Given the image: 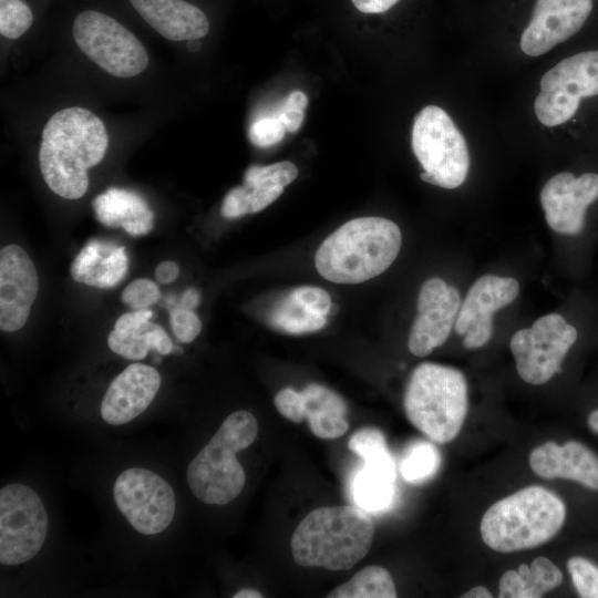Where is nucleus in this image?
Instances as JSON below:
<instances>
[{
    "mask_svg": "<svg viewBox=\"0 0 598 598\" xmlns=\"http://www.w3.org/2000/svg\"><path fill=\"white\" fill-rule=\"evenodd\" d=\"M200 42L198 39L188 40L187 48L190 52H197L200 49Z\"/></svg>",
    "mask_w": 598,
    "mask_h": 598,
    "instance_id": "48",
    "label": "nucleus"
},
{
    "mask_svg": "<svg viewBox=\"0 0 598 598\" xmlns=\"http://www.w3.org/2000/svg\"><path fill=\"white\" fill-rule=\"evenodd\" d=\"M441 466L439 450L430 442L411 444L401 463L402 477L412 484H422L435 475Z\"/></svg>",
    "mask_w": 598,
    "mask_h": 598,
    "instance_id": "28",
    "label": "nucleus"
},
{
    "mask_svg": "<svg viewBox=\"0 0 598 598\" xmlns=\"http://www.w3.org/2000/svg\"><path fill=\"white\" fill-rule=\"evenodd\" d=\"M411 145L423 173L420 178L445 189L461 186L470 169L466 141L452 117L427 105L414 118Z\"/></svg>",
    "mask_w": 598,
    "mask_h": 598,
    "instance_id": "7",
    "label": "nucleus"
},
{
    "mask_svg": "<svg viewBox=\"0 0 598 598\" xmlns=\"http://www.w3.org/2000/svg\"><path fill=\"white\" fill-rule=\"evenodd\" d=\"M245 186V185H244ZM246 187V186H245ZM283 192V187H246L249 214L258 213L274 203Z\"/></svg>",
    "mask_w": 598,
    "mask_h": 598,
    "instance_id": "38",
    "label": "nucleus"
},
{
    "mask_svg": "<svg viewBox=\"0 0 598 598\" xmlns=\"http://www.w3.org/2000/svg\"><path fill=\"white\" fill-rule=\"evenodd\" d=\"M257 434V420L248 411L233 412L224 420L188 464L186 478L196 498L205 504L226 505L241 493L246 474L236 453L251 445Z\"/></svg>",
    "mask_w": 598,
    "mask_h": 598,
    "instance_id": "6",
    "label": "nucleus"
},
{
    "mask_svg": "<svg viewBox=\"0 0 598 598\" xmlns=\"http://www.w3.org/2000/svg\"><path fill=\"white\" fill-rule=\"evenodd\" d=\"M289 297L310 313L326 317L331 309L330 295L319 288L312 286H301L293 289Z\"/></svg>",
    "mask_w": 598,
    "mask_h": 598,
    "instance_id": "35",
    "label": "nucleus"
},
{
    "mask_svg": "<svg viewBox=\"0 0 598 598\" xmlns=\"http://www.w3.org/2000/svg\"><path fill=\"white\" fill-rule=\"evenodd\" d=\"M461 297L442 278L423 282L417 296V316L410 330L408 347L412 354L425 357L442 346L455 324Z\"/></svg>",
    "mask_w": 598,
    "mask_h": 598,
    "instance_id": "14",
    "label": "nucleus"
},
{
    "mask_svg": "<svg viewBox=\"0 0 598 598\" xmlns=\"http://www.w3.org/2000/svg\"><path fill=\"white\" fill-rule=\"evenodd\" d=\"M354 7L363 13H383L400 0H351Z\"/></svg>",
    "mask_w": 598,
    "mask_h": 598,
    "instance_id": "40",
    "label": "nucleus"
},
{
    "mask_svg": "<svg viewBox=\"0 0 598 598\" xmlns=\"http://www.w3.org/2000/svg\"><path fill=\"white\" fill-rule=\"evenodd\" d=\"M234 598H261L264 595L251 588H244L234 594Z\"/></svg>",
    "mask_w": 598,
    "mask_h": 598,
    "instance_id": "46",
    "label": "nucleus"
},
{
    "mask_svg": "<svg viewBox=\"0 0 598 598\" xmlns=\"http://www.w3.org/2000/svg\"><path fill=\"white\" fill-rule=\"evenodd\" d=\"M287 128L275 114L264 116L251 123L248 132L250 142L258 147H268L279 143Z\"/></svg>",
    "mask_w": 598,
    "mask_h": 598,
    "instance_id": "33",
    "label": "nucleus"
},
{
    "mask_svg": "<svg viewBox=\"0 0 598 598\" xmlns=\"http://www.w3.org/2000/svg\"><path fill=\"white\" fill-rule=\"evenodd\" d=\"M49 527L48 514L37 492L23 484L0 489V563L17 566L42 548Z\"/></svg>",
    "mask_w": 598,
    "mask_h": 598,
    "instance_id": "9",
    "label": "nucleus"
},
{
    "mask_svg": "<svg viewBox=\"0 0 598 598\" xmlns=\"http://www.w3.org/2000/svg\"><path fill=\"white\" fill-rule=\"evenodd\" d=\"M374 524L358 506H324L311 511L291 536V553L302 567L347 570L370 550Z\"/></svg>",
    "mask_w": 598,
    "mask_h": 598,
    "instance_id": "3",
    "label": "nucleus"
},
{
    "mask_svg": "<svg viewBox=\"0 0 598 598\" xmlns=\"http://www.w3.org/2000/svg\"><path fill=\"white\" fill-rule=\"evenodd\" d=\"M307 105H308L307 95L302 91H293L286 97V100L282 102L279 109L305 111Z\"/></svg>",
    "mask_w": 598,
    "mask_h": 598,
    "instance_id": "43",
    "label": "nucleus"
},
{
    "mask_svg": "<svg viewBox=\"0 0 598 598\" xmlns=\"http://www.w3.org/2000/svg\"><path fill=\"white\" fill-rule=\"evenodd\" d=\"M403 406L411 424L432 442H451L467 414L466 379L455 368L423 362L410 375Z\"/></svg>",
    "mask_w": 598,
    "mask_h": 598,
    "instance_id": "5",
    "label": "nucleus"
},
{
    "mask_svg": "<svg viewBox=\"0 0 598 598\" xmlns=\"http://www.w3.org/2000/svg\"><path fill=\"white\" fill-rule=\"evenodd\" d=\"M171 326L175 337L184 343L192 342L202 330V322L193 309L181 306L171 311Z\"/></svg>",
    "mask_w": 598,
    "mask_h": 598,
    "instance_id": "36",
    "label": "nucleus"
},
{
    "mask_svg": "<svg viewBox=\"0 0 598 598\" xmlns=\"http://www.w3.org/2000/svg\"><path fill=\"white\" fill-rule=\"evenodd\" d=\"M179 274V268L174 261H163L155 270L156 279L162 283H169L174 281Z\"/></svg>",
    "mask_w": 598,
    "mask_h": 598,
    "instance_id": "42",
    "label": "nucleus"
},
{
    "mask_svg": "<svg viewBox=\"0 0 598 598\" xmlns=\"http://www.w3.org/2000/svg\"><path fill=\"white\" fill-rule=\"evenodd\" d=\"M328 598H394L396 589L390 573L381 566H368L347 582L336 587Z\"/></svg>",
    "mask_w": 598,
    "mask_h": 598,
    "instance_id": "27",
    "label": "nucleus"
},
{
    "mask_svg": "<svg viewBox=\"0 0 598 598\" xmlns=\"http://www.w3.org/2000/svg\"><path fill=\"white\" fill-rule=\"evenodd\" d=\"M128 270L124 246L110 240L91 239L74 258L72 278L91 287L107 289L117 286Z\"/></svg>",
    "mask_w": 598,
    "mask_h": 598,
    "instance_id": "22",
    "label": "nucleus"
},
{
    "mask_svg": "<svg viewBox=\"0 0 598 598\" xmlns=\"http://www.w3.org/2000/svg\"><path fill=\"white\" fill-rule=\"evenodd\" d=\"M270 320L275 327L292 334L320 330L327 322L326 317L310 313L289 296L281 307L271 315Z\"/></svg>",
    "mask_w": 598,
    "mask_h": 598,
    "instance_id": "29",
    "label": "nucleus"
},
{
    "mask_svg": "<svg viewBox=\"0 0 598 598\" xmlns=\"http://www.w3.org/2000/svg\"><path fill=\"white\" fill-rule=\"evenodd\" d=\"M402 244L399 226L383 217L351 219L330 234L315 255L318 272L334 283H360L384 272Z\"/></svg>",
    "mask_w": 598,
    "mask_h": 598,
    "instance_id": "2",
    "label": "nucleus"
},
{
    "mask_svg": "<svg viewBox=\"0 0 598 598\" xmlns=\"http://www.w3.org/2000/svg\"><path fill=\"white\" fill-rule=\"evenodd\" d=\"M220 213L223 217L231 219L249 214L246 196V187L237 186L230 189L221 204Z\"/></svg>",
    "mask_w": 598,
    "mask_h": 598,
    "instance_id": "39",
    "label": "nucleus"
},
{
    "mask_svg": "<svg viewBox=\"0 0 598 598\" xmlns=\"http://www.w3.org/2000/svg\"><path fill=\"white\" fill-rule=\"evenodd\" d=\"M566 518L564 502L543 486H527L494 503L483 515L481 535L493 550L513 553L550 540Z\"/></svg>",
    "mask_w": 598,
    "mask_h": 598,
    "instance_id": "4",
    "label": "nucleus"
},
{
    "mask_svg": "<svg viewBox=\"0 0 598 598\" xmlns=\"http://www.w3.org/2000/svg\"><path fill=\"white\" fill-rule=\"evenodd\" d=\"M153 312L142 309L117 318L107 338L109 348L128 360H142L154 349V333L158 324L152 323Z\"/></svg>",
    "mask_w": 598,
    "mask_h": 598,
    "instance_id": "26",
    "label": "nucleus"
},
{
    "mask_svg": "<svg viewBox=\"0 0 598 598\" xmlns=\"http://www.w3.org/2000/svg\"><path fill=\"white\" fill-rule=\"evenodd\" d=\"M298 176V168L291 162H278L259 166L251 165L244 175L246 187H285Z\"/></svg>",
    "mask_w": 598,
    "mask_h": 598,
    "instance_id": "30",
    "label": "nucleus"
},
{
    "mask_svg": "<svg viewBox=\"0 0 598 598\" xmlns=\"http://www.w3.org/2000/svg\"><path fill=\"white\" fill-rule=\"evenodd\" d=\"M113 498L128 524L143 535L164 532L175 514L172 486L151 470L132 467L113 486Z\"/></svg>",
    "mask_w": 598,
    "mask_h": 598,
    "instance_id": "12",
    "label": "nucleus"
},
{
    "mask_svg": "<svg viewBox=\"0 0 598 598\" xmlns=\"http://www.w3.org/2000/svg\"><path fill=\"white\" fill-rule=\"evenodd\" d=\"M301 393L306 420L317 437L337 439L348 431L347 405L339 394L317 383L307 385Z\"/></svg>",
    "mask_w": 598,
    "mask_h": 598,
    "instance_id": "24",
    "label": "nucleus"
},
{
    "mask_svg": "<svg viewBox=\"0 0 598 598\" xmlns=\"http://www.w3.org/2000/svg\"><path fill=\"white\" fill-rule=\"evenodd\" d=\"M563 581V573L548 558L537 557L530 566L507 570L499 579V598H539Z\"/></svg>",
    "mask_w": 598,
    "mask_h": 598,
    "instance_id": "25",
    "label": "nucleus"
},
{
    "mask_svg": "<svg viewBox=\"0 0 598 598\" xmlns=\"http://www.w3.org/2000/svg\"><path fill=\"white\" fill-rule=\"evenodd\" d=\"M362 461L350 481V496L355 506L368 513L384 512L395 496V463L388 448Z\"/></svg>",
    "mask_w": 598,
    "mask_h": 598,
    "instance_id": "21",
    "label": "nucleus"
},
{
    "mask_svg": "<svg viewBox=\"0 0 598 598\" xmlns=\"http://www.w3.org/2000/svg\"><path fill=\"white\" fill-rule=\"evenodd\" d=\"M159 298L157 285L145 278L128 283L122 292V301L133 310H142L155 303Z\"/></svg>",
    "mask_w": 598,
    "mask_h": 598,
    "instance_id": "34",
    "label": "nucleus"
},
{
    "mask_svg": "<svg viewBox=\"0 0 598 598\" xmlns=\"http://www.w3.org/2000/svg\"><path fill=\"white\" fill-rule=\"evenodd\" d=\"M577 330L558 313L538 318L516 331L509 341L519 378L534 385L549 381L577 340Z\"/></svg>",
    "mask_w": 598,
    "mask_h": 598,
    "instance_id": "11",
    "label": "nucleus"
},
{
    "mask_svg": "<svg viewBox=\"0 0 598 598\" xmlns=\"http://www.w3.org/2000/svg\"><path fill=\"white\" fill-rule=\"evenodd\" d=\"M274 403L283 417L295 423L306 420L305 400L301 392L292 388H283L276 394Z\"/></svg>",
    "mask_w": 598,
    "mask_h": 598,
    "instance_id": "37",
    "label": "nucleus"
},
{
    "mask_svg": "<svg viewBox=\"0 0 598 598\" xmlns=\"http://www.w3.org/2000/svg\"><path fill=\"white\" fill-rule=\"evenodd\" d=\"M591 10L592 0H536L520 37L522 51L529 56L545 54L576 34Z\"/></svg>",
    "mask_w": 598,
    "mask_h": 598,
    "instance_id": "16",
    "label": "nucleus"
},
{
    "mask_svg": "<svg viewBox=\"0 0 598 598\" xmlns=\"http://www.w3.org/2000/svg\"><path fill=\"white\" fill-rule=\"evenodd\" d=\"M200 300L199 292L196 289H187L181 299V307L193 309L198 306Z\"/></svg>",
    "mask_w": 598,
    "mask_h": 598,
    "instance_id": "44",
    "label": "nucleus"
},
{
    "mask_svg": "<svg viewBox=\"0 0 598 598\" xmlns=\"http://www.w3.org/2000/svg\"><path fill=\"white\" fill-rule=\"evenodd\" d=\"M39 290V278L29 255L18 245L0 251V328L21 329L30 315Z\"/></svg>",
    "mask_w": 598,
    "mask_h": 598,
    "instance_id": "17",
    "label": "nucleus"
},
{
    "mask_svg": "<svg viewBox=\"0 0 598 598\" xmlns=\"http://www.w3.org/2000/svg\"><path fill=\"white\" fill-rule=\"evenodd\" d=\"M161 386L157 370L144 363H132L109 385L101 416L111 425H123L142 414L153 402Z\"/></svg>",
    "mask_w": 598,
    "mask_h": 598,
    "instance_id": "18",
    "label": "nucleus"
},
{
    "mask_svg": "<svg viewBox=\"0 0 598 598\" xmlns=\"http://www.w3.org/2000/svg\"><path fill=\"white\" fill-rule=\"evenodd\" d=\"M96 219L106 227L123 228L132 236L148 234L154 226V213L135 192L112 187L92 203Z\"/></svg>",
    "mask_w": 598,
    "mask_h": 598,
    "instance_id": "23",
    "label": "nucleus"
},
{
    "mask_svg": "<svg viewBox=\"0 0 598 598\" xmlns=\"http://www.w3.org/2000/svg\"><path fill=\"white\" fill-rule=\"evenodd\" d=\"M598 198V174L575 177L561 172L549 178L539 195L550 229L563 235H578L585 227L587 207Z\"/></svg>",
    "mask_w": 598,
    "mask_h": 598,
    "instance_id": "15",
    "label": "nucleus"
},
{
    "mask_svg": "<svg viewBox=\"0 0 598 598\" xmlns=\"http://www.w3.org/2000/svg\"><path fill=\"white\" fill-rule=\"evenodd\" d=\"M567 569L573 584L582 598H598V567L586 558L571 557Z\"/></svg>",
    "mask_w": 598,
    "mask_h": 598,
    "instance_id": "32",
    "label": "nucleus"
},
{
    "mask_svg": "<svg viewBox=\"0 0 598 598\" xmlns=\"http://www.w3.org/2000/svg\"><path fill=\"white\" fill-rule=\"evenodd\" d=\"M276 115L282 122L288 132L295 133L300 128L303 122L305 111L279 109Z\"/></svg>",
    "mask_w": 598,
    "mask_h": 598,
    "instance_id": "41",
    "label": "nucleus"
},
{
    "mask_svg": "<svg viewBox=\"0 0 598 598\" xmlns=\"http://www.w3.org/2000/svg\"><path fill=\"white\" fill-rule=\"evenodd\" d=\"M519 293V283L512 277L484 275L468 289L455 321L457 334H464L463 346L477 349L493 334V315L512 303Z\"/></svg>",
    "mask_w": 598,
    "mask_h": 598,
    "instance_id": "13",
    "label": "nucleus"
},
{
    "mask_svg": "<svg viewBox=\"0 0 598 598\" xmlns=\"http://www.w3.org/2000/svg\"><path fill=\"white\" fill-rule=\"evenodd\" d=\"M588 426L592 432L598 433V410H595L589 414Z\"/></svg>",
    "mask_w": 598,
    "mask_h": 598,
    "instance_id": "47",
    "label": "nucleus"
},
{
    "mask_svg": "<svg viewBox=\"0 0 598 598\" xmlns=\"http://www.w3.org/2000/svg\"><path fill=\"white\" fill-rule=\"evenodd\" d=\"M598 95V50L568 56L548 70L534 103L537 120L557 126L570 120L580 100Z\"/></svg>",
    "mask_w": 598,
    "mask_h": 598,
    "instance_id": "10",
    "label": "nucleus"
},
{
    "mask_svg": "<svg viewBox=\"0 0 598 598\" xmlns=\"http://www.w3.org/2000/svg\"><path fill=\"white\" fill-rule=\"evenodd\" d=\"M130 1L144 21L167 40L200 39L209 31L204 11L184 0Z\"/></svg>",
    "mask_w": 598,
    "mask_h": 598,
    "instance_id": "20",
    "label": "nucleus"
},
{
    "mask_svg": "<svg viewBox=\"0 0 598 598\" xmlns=\"http://www.w3.org/2000/svg\"><path fill=\"white\" fill-rule=\"evenodd\" d=\"M109 146L102 120L83 107L54 113L42 131L40 171L49 188L66 199L81 198L89 187L87 169L96 166Z\"/></svg>",
    "mask_w": 598,
    "mask_h": 598,
    "instance_id": "1",
    "label": "nucleus"
},
{
    "mask_svg": "<svg viewBox=\"0 0 598 598\" xmlns=\"http://www.w3.org/2000/svg\"><path fill=\"white\" fill-rule=\"evenodd\" d=\"M33 22V14L22 0H0V33L8 39H18Z\"/></svg>",
    "mask_w": 598,
    "mask_h": 598,
    "instance_id": "31",
    "label": "nucleus"
},
{
    "mask_svg": "<svg viewBox=\"0 0 598 598\" xmlns=\"http://www.w3.org/2000/svg\"><path fill=\"white\" fill-rule=\"evenodd\" d=\"M529 466L539 477L571 480L598 491V455L580 442H546L530 452Z\"/></svg>",
    "mask_w": 598,
    "mask_h": 598,
    "instance_id": "19",
    "label": "nucleus"
},
{
    "mask_svg": "<svg viewBox=\"0 0 598 598\" xmlns=\"http://www.w3.org/2000/svg\"><path fill=\"white\" fill-rule=\"evenodd\" d=\"M462 598H492L493 595L484 586H476L461 596Z\"/></svg>",
    "mask_w": 598,
    "mask_h": 598,
    "instance_id": "45",
    "label": "nucleus"
},
{
    "mask_svg": "<svg viewBox=\"0 0 598 598\" xmlns=\"http://www.w3.org/2000/svg\"><path fill=\"white\" fill-rule=\"evenodd\" d=\"M72 34L80 50L113 76H135L148 64V54L142 42L105 13L94 10L79 13Z\"/></svg>",
    "mask_w": 598,
    "mask_h": 598,
    "instance_id": "8",
    "label": "nucleus"
}]
</instances>
